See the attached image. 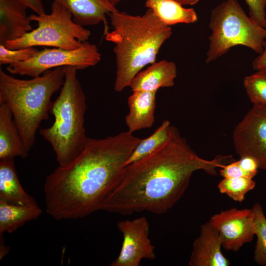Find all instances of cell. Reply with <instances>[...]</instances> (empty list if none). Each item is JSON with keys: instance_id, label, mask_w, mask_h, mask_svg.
I'll use <instances>...</instances> for the list:
<instances>
[{"instance_id": "cell-21", "label": "cell", "mask_w": 266, "mask_h": 266, "mask_svg": "<svg viewBox=\"0 0 266 266\" xmlns=\"http://www.w3.org/2000/svg\"><path fill=\"white\" fill-rule=\"evenodd\" d=\"M170 125L169 120H165L151 135L141 139L129 157L125 166L142 158L162 146L168 138Z\"/></svg>"}, {"instance_id": "cell-8", "label": "cell", "mask_w": 266, "mask_h": 266, "mask_svg": "<svg viewBox=\"0 0 266 266\" xmlns=\"http://www.w3.org/2000/svg\"><path fill=\"white\" fill-rule=\"evenodd\" d=\"M100 60L101 54L96 45L86 41L74 50L45 48L26 61L8 65L6 70L12 74L33 78L58 67L71 66L77 70L84 69L95 66Z\"/></svg>"}, {"instance_id": "cell-31", "label": "cell", "mask_w": 266, "mask_h": 266, "mask_svg": "<svg viewBox=\"0 0 266 266\" xmlns=\"http://www.w3.org/2000/svg\"><path fill=\"white\" fill-rule=\"evenodd\" d=\"M176 1L182 5H192L196 4L200 0H172Z\"/></svg>"}, {"instance_id": "cell-28", "label": "cell", "mask_w": 266, "mask_h": 266, "mask_svg": "<svg viewBox=\"0 0 266 266\" xmlns=\"http://www.w3.org/2000/svg\"><path fill=\"white\" fill-rule=\"evenodd\" d=\"M238 162L241 168L247 174L249 177L253 178L256 175L259 168L255 159L249 156H244L240 157Z\"/></svg>"}, {"instance_id": "cell-23", "label": "cell", "mask_w": 266, "mask_h": 266, "mask_svg": "<svg viewBox=\"0 0 266 266\" xmlns=\"http://www.w3.org/2000/svg\"><path fill=\"white\" fill-rule=\"evenodd\" d=\"M254 213L255 235L257 241L254 251V261L258 265L266 266V217L260 204L255 203Z\"/></svg>"}, {"instance_id": "cell-11", "label": "cell", "mask_w": 266, "mask_h": 266, "mask_svg": "<svg viewBox=\"0 0 266 266\" xmlns=\"http://www.w3.org/2000/svg\"><path fill=\"white\" fill-rule=\"evenodd\" d=\"M254 217L252 208H232L213 215L209 221L218 231L222 247L237 252L255 235Z\"/></svg>"}, {"instance_id": "cell-14", "label": "cell", "mask_w": 266, "mask_h": 266, "mask_svg": "<svg viewBox=\"0 0 266 266\" xmlns=\"http://www.w3.org/2000/svg\"><path fill=\"white\" fill-rule=\"evenodd\" d=\"M63 5L72 15L73 21L82 26H92L102 21L104 34L108 32L106 15L118 11L107 0H53Z\"/></svg>"}, {"instance_id": "cell-25", "label": "cell", "mask_w": 266, "mask_h": 266, "mask_svg": "<svg viewBox=\"0 0 266 266\" xmlns=\"http://www.w3.org/2000/svg\"><path fill=\"white\" fill-rule=\"evenodd\" d=\"M39 50L34 47L10 49L0 44V65H11L25 62L32 58Z\"/></svg>"}, {"instance_id": "cell-9", "label": "cell", "mask_w": 266, "mask_h": 266, "mask_svg": "<svg viewBox=\"0 0 266 266\" xmlns=\"http://www.w3.org/2000/svg\"><path fill=\"white\" fill-rule=\"evenodd\" d=\"M232 138L240 157H252L259 168L266 170V105L253 104L234 128Z\"/></svg>"}, {"instance_id": "cell-30", "label": "cell", "mask_w": 266, "mask_h": 266, "mask_svg": "<svg viewBox=\"0 0 266 266\" xmlns=\"http://www.w3.org/2000/svg\"><path fill=\"white\" fill-rule=\"evenodd\" d=\"M38 15L45 13L44 8L41 0H20Z\"/></svg>"}, {"instance_id": "cell-27", "label": "cell", "mask_w": 266, "mask_h": 266, "mask_svg": "<svg viewBox=\"0 0 266 266\" xmlns=\"http://www.w3.org/2000/svg\"><path fill=\"white\" fill-rule=\"evenodd\" d=\"M219 173L223 178L249 177L239 166L238 161H233L224 165L220 168Z\"/></svg>"}, {"instance_id": "cell-12", "label": "cell", "mask_w": 266, "mask_h": 266, "mask_svg": "<svg viewBox=\"0 0 266 266\" xmlns=\"http://www.w3.org/2000/svg\"><path fill=\"white\" fill-rule=\"evenodd\" d=\"M222 241L217 230L208 221L200 226L194 240L188 265L190 266H228L229 260L221 251Z\"/></svg>"}, {"instance_id": "cell-16", "label": "cell", "mask_w": 266, "mask_h": 266, "mask_svg": "<svg viewBox=\"0 0 266 266\" xmlns=\"http://www.w3.org/2000/svg\"><path fill=\"white\" fill-rule=\"evenodd\" d=\"M176 76L175 63L164 60L155 62L145 70L139 72L132 79L129 87L132 92H157L160 88L173 86Z\"/></svg>"}, {"instance_id": "cell-26", "label": "cell", "mask_w": 266, "mask_h": 266, "mask_svg": "<svg viewBox=\"0 0 266 266\" xmlns=\"http://www.w3.org/2000/svg\"><path fill=\"white\" fill-rule=\"evenodd\" d=\"M249 15L261 26L266 28V0H244Z\"/></svg>"}, {"instance_id": "cell-29", "label": "cell", "mask_w": 266, "mask_h": 266, "mask_svg": "<svg viewBox=\"0 0 266 266\" xmlns=\"http://www.w3.org/2000/svg\"><path fill=\"white\" fill-rule=\"evenodd\" d=\"M252 67L256 70L266 69V39L264 43L263 51L254 59Z\"/></svg>"}, {"instance_id": "cell-2", "label": "cell", "mask_w": 266, "mask_h": 266, "mask_svg": "<svg viewBox=\"0 0 266 266\" xmlns=\"http://www.w3.org/2000/svg\"><path fill=\"white\" fill-rule=\"evenodd\" d=\"M141 139L128 131L101 139L88 137L72 163L59 166L47 177V213L60 220L82 218L100 210Z\"/></svg>"}, {"instance_id": "cell-6", "label": "cell", "mask_w": 266, "mask_h": 266, "mask_svg": "<svg viewBox=\"0 0 266 266\" xmlns=\"http://www.w3.org/2000/svg\"><path fill=\"white\" fill-rule=\"evenodd\" d=\"M211 31L206 54L209 64L232 47L241 45L260 54L266 39V29L248 16L238 0H226L212 10L208 25Z\"/></svg>"}, {"instance_id": "cell-1", "label": "cell", "mask_w": 266, "mask_h": 266, "mask_svg": "<svg viewBox=\"0 0 266 266\" xmlns=\"http://www.w3.org/2000/svg\"><path fill=\"white\" fill-rule=\"evenodd\" d=\"M232 155L207 160L200 157L175 127L167 140L142 158L126 166L100 210L122 215L148 211L161 214L182 198L195 171L211 175L232 162Z\"/></svg>"}, {"instance_id": "cell-24", "label": "cell", "mask_w": 266, "mask_h": 266, "mask_svg": "<svg viewBox=\"0 0 266 266\" xmlns=\"http://www.w3.org/2000/svg\"><path fill=\"white\" fill-rule=\"evenodd\" d=\"M243 86L253 104L266 105V69L257 70L246 76Z\"/></svg>"}, {"instance_id": "cell-13", "label": "cell", "mask_w": 266, "mask_h": 266, "mask_svg": "<svg viewBox=\"0 0 266 266\" xmlns=\"http://www.w3.org/2000/svg\"><path fill=\"white\" fill-rule=\"evenodd\" d=\"M28 8L20 0H0V44L19 39L33 30Z\"/></svg>"}, {"instance_id": "cell-32", "label": "cell", "mask_w": 266, "mask_h": 266, "mask_svg": "<svg viewBox=\"0 0 266 266\" xmlns=\"http://www.w3.org/2000/svg\"><path fill=\"white\" fill-rule=\"evenodd\" d=\"M107 1L112 5L115 6V5L122 0H107Z\"/></svg>"}, {"instance_id": "cell-4", "label": "cell", "mask_w": 266, "mask_h": 266, "mask_svg": "<svg viewBox=\"0 0 266 266\" xmlns=\"http://www.w3.org/2000/svg\"><path fill=\"white\" fill-rule=\"evenodd\" d=\"M64 78L65 66L28 80L16 78L0 69V104H6L12 112L29 152L41 123L49 119L52 96L61 88Z\"/></svg>"}, {"instance_id": "cell-17", "label": "cell", "mask_w": 266, "mask_h": 266, "mask_svg": "<svg viewBox=\"0 0 266 266\" xmlns=\"http://www.w3.org/2000/svg\"><path fill=\"white\" fill-rule=\"evenodd\" d=\"M28 154L12 112L6 104H0V160L26 158Z\"/></svg>"}, {"instance_id": "cell-19", "label": "cell", "mask_w": 266, "mask_h": 266, "mask_svg": "<svg viewBox=\"0 0 266 266\" xmlns=\"http://www.w3.org/2000/svg\"><path fill=\"white\" fill-rule=\"evenodd\" d=\"M41 213L37 203L16 205L0 200V234L12 233L27 222L37 219Z\"/></svg>"}, {"instance_id": "cell-3", "label": "cell", "mask_w": 266, "mask_h": 266, "mask_svg": "<svg viewBox=\"0 0 266 266\" xmlns=\"http://www.w3.org/2000/svg\"><path fill=\"white\" fill-rule=\"evenodd\" d=\"M108 15L113 30L107 32L105 38L115 44L114 88L120 92L129 86L144 66L155 62L162 45L171 35L172 29L149 8L142 16L118 11Z\"/></svg>"}, {"instance_id": "cell-7", "label": "cell", "mask_w": 266, "mask_h": 266, "mask_svg": "<svg viewBox=\"0 0 266 266\" xmlns=\"http://www.w3.org/2000/svg\"><path fill=\"white\" fill-rule=\"evenodd\" d=\"M30 20L37 23V28L21 38L3 45L10 49L34 46H50L66 50L81 47L91 35L89 30L75 23L71 14L60 3L53 0L51 12L32 14Z\"/></svg>"}, {"instance_id": "cell-18", "label": "cell", "mask_w": 266, "mask_h": 266, "mask_svg": "<svg viewBox=\"0 0 266 266\" xmlns=\"http://www.w3.org/2000/svg\"><path fill=\"white\" fill-rule=\"evenodd\" d=\"M0 200L16 205H32L36 201L24 190L17 176L14 158L0 160Z\"/></svg>"}, {"instance_id": "cell-5", "label": "cell", "mask_w": 266, "mask_h": 266, "mask_svg": "<svg viewBox=\"0 0 266 266\" xmlns=\"http://www.w3.org/2000/svg\"><path fill=\"white\" fill-rule=\"evenodd\" d=\"M77 70L73 66H65L64 84L49 108L54 121L51 126L39 130L40 135L52 146L61 166L70 165L79 156L88 138L84 127L86 96Z\"/></svg>"}, {"instance_id": "cell-15", "label": "cell", "mask_w": 266, "mask_h": 266, "mask_svg": "<svg viewBox=\"0 0 266 266\" xmlns=\"http://www.w3.org/2000/svg\"><path fill=\"white\" fill-rule=\"evenodd\" d=\"M157 92L133 91L128 99L129 112L125 117L128 131L133 132L152 127L155 122L154 113Z\"/></svg>"}, {"instance_id": "cell-10", "label": "cell", "mask_w": 266, "mask_h": 266, "mask_svg": "<svg viewBox=\"0 0 266 266\" xmlns=\"http://www.w3.org/2000/svg\"><path fill=\"white\" fill-rule=\"evenodd\" d=\"M117 227L123 239L119 255L110 266H138L143 259H155V246L149 237L150 226L145 217L120 221Z\"/></svg>"}, {"instance_id": "cell-20", "label": "cell", "mask_w": 266, "mask_h": 266, "mask_svg": "<svg viewBox=\"0 0 266 266\" xmlns=\"http://www.w3.org/2000/svg\"><path fill=\"white\" fill-rule=\"evenodd\" d=\"M145 6L169 26L178 23H194L198 21L193 8H185L172 0H146Z\"/></svg>"}, {"instance_id": "cell-22", "label": "cell", "mask_w": 266, "mask_h": 266, "mask_svg": "<svg viewBox=\"0 0 266 266\" xmlns=\"http://www.w3.org/2000/svg\"><path fill=\"white\" fill-rule=\"evenodd\" d=\"M255 187L253 178L247 177L224 178L219 182L217 187L221 194L237 202H242L246 194Z\"/></svg>"}]
</instances>
